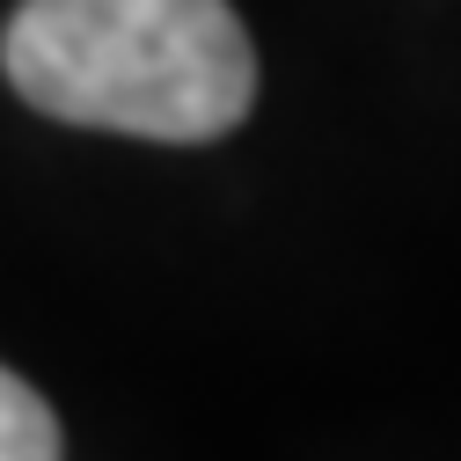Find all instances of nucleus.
I'll return each instance as SVG.
<instances>
[{
  "mask_svg": "<svg viewBox=\"0 0 461 461\" xmlns=\"http://www.w3.org/2000/svg\"><path fill=\"white\" fill-rule=\"evenodd\" d=\"M0 67L44 118L168 147L235 132L257 103V51L227 0H23Z\"/></svg>",
  "mask_w": 461,
  "mask_h": 461,
  "instance_id": "1",
  "label": "nucleus"
},
{
  "mask_svg": "<svg viewBox=\"0 0 461 461\" xmlns=\"http://www.w3.org/2000/svg\"><path fill=\"white\" fill-rule=\"evenodd\" d=\"M67 439H59V418H51V402L0 366V461H59Z\"/></svg>",
  "mask_w": 461,
  "mask_h": 461,
  "instance_id": "2",
  "label": "nucleus"
}]
</instances>
